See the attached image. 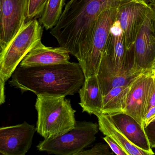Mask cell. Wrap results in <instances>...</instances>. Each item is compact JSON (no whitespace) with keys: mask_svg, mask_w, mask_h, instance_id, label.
Wrapping results in <instances>:
<instances>
[{"mask_svg":"<svg viewBox=\"0 0 155 155\" xmlns=\"http://www.w3.org/2000/svg\"><path fill=\"white\" fill-rule=\"evenodd\" d=\"M78 92L82 112L95 115L101 113L103 97L96 75L86 78Z\"/></svg>","mask_w":155,"mask_h":155,"instance_id":"2e32d148","label":"cell"},{"mask_svg":"<svg viewBox=\"0 0 155 155\" xmlns=\"http://www.w3.org/2000/svg\"><path fill=\"white\" fill-rule=\"evenodd\" d=\"M104 53L117 69L140 75L134 72V49L127 48L123 31L117 18L110 28Z\"/></svg>","mask_w":155,"mask_h":155,"instance_id":"7c38bea8","label":"cell"},{"mask_svg":"<svg viewBox=\"0 0 155 155\" xmlns=\"http://www.w3.org/2000/svg\"><path fill=\"white\" fill-rule=\"evenodd\" d=\"M150 7V0H127L117 8L119 21L128 49H133L137 35Z\"/></svg>","mask_w":155,"mask_h":155,"instance_id":"9c48e42d","label":"cell"},{"mask_svg":"<svg viewBox=\"0 0 155 155\" xmlns=\"http://www.w3.org/2000/svg\"><path fill=\"white\" fill-rule=\"evenodd\" d=\"M155 120V106L150 108L146 112L143 119L144 127Z\"/></svg>","mask_w":155,"mask_h":155,"instance_id":"cb8c5ba5","label":"cell"},{"mask_svg":"<svg viewBox=\"0 0 155 155\" xmlns=\"http://www.w3.org/2000/svg\"><path fill=\"white\" fill-rule=\"evenodd\" d=\"M109 146L107 144L99 143L93 147L87 150H81L76 155H112L113 152L110 150Z\"/></svg>","mask_w":155,"mask_h":155,"instance_id":"44dd1931","label":"cell"},{"mask_svg":"<svg viewBox=\"0 0 155 155\" xmlns=\"http://www.w3.org/2000/svg\"><path fill=\"white\" fill-rule=\"evenodd\" d=\"M150 1H155V0H150Z\"/></svg>","mask_w":155,"mask_h":155,"instance_id":"4316f807","label":"cell"},{"mask_svg":"<svg viewBox=\"0 0 155 155\" xmlns=\"http://www.w3.org/2000/svg\"><path fill=\"white\" fill-rule=\"evenodd\" d=\"M48 0H29L26 22L43 15Z\"/></svg>","mask_w":155,"mask_h":155,"instance_id":"ffe728a7","label":"cell"},{"mask_svg":"<svg viewBox=\"0 0 155 155\" xmlns=\"http://www.w3.org/2000/svg\"><path fill=\"white\" fill-rule=\"evenodd\" d=\"M110 116L117 127L132 144L150 155L155 154L150 147L144 127L134 118L124 113Z\"/></svg>","mask_w":155,"mask_h":155,"instance_id":"9a60e30c","label":"cell"},{"mask_svg":"<svg viewBox=\"0 0 155 155\" xmlns=\"http://www.w3.org/2000/svg\"><path fill=\"white\" fill-rule=\"evenodd\" d=\"M154 81V77L146 72L137 77L131 82L123 112L134 118L142 127Z\"/></svg>","mask_w":155,"mask_h":155,"instance_id":"8fae6325","label":"cell"},{"mask_svg":"<svg viewBox=\"0 0 155 155\" xmlns=\"http://www.w3.org/2000/svg\"><path fill=\"white\" fill-rule=\"evenodd\" d=\"M65 96H37V131L44 139L60 137L74 128L76 111Z\"/></svg>","mask_w":155,"mask_h":155,"instance_id":"3957f363","label":"cell"},{"mask_svg":"<svg viewBox=\"0 0 155 155\" xmlns=\"http://www.w3.org/2000/svg\"><path fill=\"white\" fill-rule=\"evenodd\" d=\"M133 49L134 72L146 73L155 59V1H150L149 10L137 35Z\"/></svg>","mask_w":155,"mask_h":155,"instance_id":"52a82bcc","label":"cell"},{"mask_svg":"<svg viewBox=\"0 0 155 155\" xmlns=\"http://www.w3.org/2000/svg\"><path fill=\"white\" fill-rule=\"evenodd\" d=\"M43 28L37 18L25 23L0 52V104L5 103V85L28 52L41 41Z\"/></svg>","mask_w":155,"mask_h":155,"instance_id":"277c9868","label":"cell"},{"mask_svg":"<svg viewBox=\"0 0 155 155\" xmlns=\"http://www.w3.org/2000/svg\"><path fill=\"white\" fill-rule=\"evenodd\" d=\"M140 75L117 69L111 60L104 53L96 76L103 97L114 88L130 85Z\"/></svg>","mask_w":155,"mask_h":155,"instance_id":"4fadbf2b","label":"cell"},{"mask_svg":"<svg viewBox=\"0 0 155 155\" xmlns=\"http://www.w3.org/2000/svg\"><path fill=\"white\" fill-rule=\"evenodd\" d=\"M117 12V8L107 9L101 13L96 21L89 49L82 62L79 63L86 78L97 74Z\"/></svg>","mask_w":155,"mask_h":155,"instance_id":"8992f818","label":"cell"},{"mask_svg":"<svg viewBox=\"0 0 155 155\" xmlns=\"http://www.w3.org/2000/svg\"><path fill=\"white\" fill-rule=\"evenodd\" d=\"M37 128L26 121L0 128V153L4 155H25L31 147Z\"/></svg>","mask_w":155,"mask_h":155,"instance_id":"30bf717a","label":"cell"},{"mask_svg":"<svg viewBox=\"0 0 155 155\" xmlns=\"http://www.w3.org/2000/svg\"><path fill=\"white\" fill-rule=\"evenodd\" d=\"M98 124L91 121H77L75 128L51 139H44L37 146L40 151L59 155H76L95 141Z\"/></svg>","mask_w":155,"mask_h":155,"instance_id":"5b68a950","label":"cell"},{"mask_svg":"<svg viewBox=\"0 0 155 155\" xmlns=\"http://www.w3.org/2000/svg\"><path fill=\"white\" fill-rule=\"evenodd\" d=\"M126 1L70 0L50 33L81 63L89 49L98 17L105 10L118 8Z\"/></svg>","mask_w":155,"mask_h":155,"instance_id":"6da1fadb","label":"cell"},{"mask_svg":"<svg viewBox=\"0 0 155 155\" xmlns=\"http://www.w3.org/2000/svg\"><path fill=\"white\" fill-rule=\"evenodd\" d=\"M65 0H48L39 22L47 30L53 28L58 22L62 15Z\"/></svg>","mask_w":155,"mask_h":155,"instance_id":"d6986e66","label":"cell"},{"mask_svg":"<svg viewBox=\"0 0 155 155\" xmlns=\"http://www.w3.org/2000/svg\"><path fill=\"white\" fill-rule=\"evenodd\" d=\"M9 84L21 93L30 91L37 96L60 97L78 92L86 78L79 63L69 62L23 68L19 65Z\"/></svg>","mask_w":155,"mask_h":155,"instance_id":"7a4b0ae2","label":"cell"},{"mask_svg":"<svg viewBox=\"0 0 155 155\" xmlns=\"http://www.w3.org/2000/svg\"><path fill=\"white\" fill-rule=\"evenodd\" d=\"M104 140L107 142L111 149L113 153L117 155H127L125 150L118 145L114 140L108 136H106L103 138Z\"/></svg>","mask_w":155,"mask_h":155,"instance_id":"603a6c76","label":"cell"},{"mask_svg":"<svg viewBox=\"0 0 155 155\" xmlns=\"http://www.w3.org/2000/svg\"><path fill=\"white\" fill-rule=\"evenodd\" d=\"M130 88V84L117 87L104 96L101 113L112 116L123 113L127 104Z\"/></svg>","mask_w":155,"mask_h":155,"instance_id":"ac0fdd59","label":"cell"},{"mask_svg":"<svg viewBox=\"0 0 155 155\" xmlns=\"http://www.w3.org/2000/svg\"><path fill=\"white\" fill-rule=\"evenodd\" d=\"M29 0H0V51L26 23Z\"/></svg>","mask_w":155,"mask_h":155,"instance_id":"ba28073f","label":"cell"},{"mask_svg":"<svg viewBox=\"0 0 155 155\" xmlns=\"http://www.w3.org/2000/svg\"><path fill=\"white\" fill-rule=\"evenodd\" d=\"M147 73H149L150 75L155 77V59L147 70Z\"/></svg>","mask_w":155,"mask_h":155,"instance_id":"484cf974","label":"cell"},{"mask_svg":"<svg viewBox=\"0 0 155 155\" xmlns=\"http://www.w3.org/2000/svg\"><path fill=\"white\" fill-rule=\"evenodd\" d=\"M70 54L63 47H47L41 41L25 56L19 65L27 68L66 63L69 61Z\"/></svg>","mask_w":155,"mask_h":155,"instance_id":"5bb4252c","label":"cell"},{"mask_svg":"<svg viewBox=\"0 0 155 155\" xmlns=\"http://www.w3.org/2000/svg\"><path fill=\"white\" fill-rule=\"evenodd\" d=\"M95 116L98 120L99 129L103 135L109 137L119 145L127 155H150L132 144L117 127L109 115L101 113Z\"/></svg>","mask_w":155,"mask_h":155,"instance_id":"e0dca14e","label":"cell"},{"mask_svg":"<svg viewBox=\"0 0 155 155\" xmlns=\"http://www.w3.org/2000/svg\"><path fill=\"white\" fill-rule=\"evenodd\" d=\"M144 130L149 141L150 147L155 148V120L147 127H145Z\"/></svg>","mask_w":155,"mask_h":155,"instance_id":"7402d4cb","label":"cell"},{"mask_svg":"<svg viewBox=\"0 0 155 155\" xmlns=\"http://www.w3.org/2000/svg\"><path fill=\"white\" fill-rule=\"evenodd\" d=\"M154 84H153L152 91H151V93H150V96L147 105L146 112L150 108L155 106V77H154Z\"/></svg>","mask_w":155,"mask_h":155,"instance_id":"d4e9b609","label":"cell"}]
</instances>
